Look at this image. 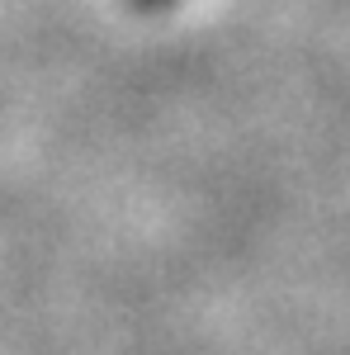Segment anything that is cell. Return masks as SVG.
<instances>
[{"mask_svg":"<svg viewBox=\"0 0 350 355\" xmlns=\"http://www.w3.org/2000/svg\"><path fill=\"white\" fill-rule=\"evenodd\" d=\"M137 10H161V5H170V0H133Z\"/></svg>","mask_w":350,"mask_h":355,"instance_id":"6da1fadb","label":"cell"}]
</instances>
